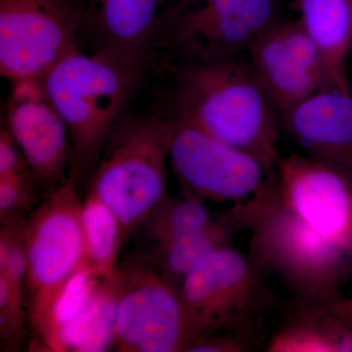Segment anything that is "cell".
<instances>
[{"mask_svg": "<svg viewBox=\"0 0 352 352\" xmlns=\"http://www.w3.org/2000/svg\"><path fill=\"white\" fill-rule=\"evenodd\" d=\"M171 120H120L94 166L89 192L106 204L126 233L144 223L166 197Z\"/></svg>", "mask_w": 352, "mask_h": 352, "instance_id": "277c9868", "label": "cell"}, {"mask_svg": "<svg viewBox=\"0 0 352 352\" xmlns=\"http://www.w3.org/2000/svg\"><path fill=\"white\" fill-rule=\"evenodd\" d=\"M20 175H34V173L11 132L7 126L2 127L0 132V177Z\"/></svg>", "mask_w": 352, "mask_h": 352, "instance_id": "484cf974", "label": "cell"}, {"mask_svg": "<svg viewBox=\"0 0 352 352\" xmlns=\"http://www.w3.org/2000/svg\"><path fill=\"white\" fill-rule=\"evenodd\" d=\"M36 183L32 175L0 177L1 224L23 219V215L34 204Z\"/></svg>", "mask_w": 352, "mask_h": 352, "instance_id": "cb8c5ba5", "label": "cell"}, {"mask_svg": "<svg viewBox=\"0 0 352 352\" xmlns=\"http://www.w3.org/2000/svg\"><path fill=\"white\" fill-rule=\"evenodd\" d=\"M237 226L229 212L208 226L170 242L156 245L157 272L179 287L184 278L215 250L232 245Z\"/></svg>", "mask_w": 352, "mask_h": 352, "instance_id": "ac0fdd59", "label": "cell"}, {"mask_svg": "<svg viewBox=\"0 0 352 352\" xmlns=\"http://www.w3.org/2000/svg\"><path fill=\"white\" fill-rule=\"evenodd\" d=\"M276 11V0L170 1L162 41L170 38L197 59L233 57L278 22Z\"/></svg>", "mask_w": 352, "mask_h": 352, "instance_id": "30bf717a", "label": "cell"}, {"mask_svg": "<svg viewBox=\"0 0 352 352\" xmlns=\"http://www.w3.org/2000/svg\"><path fill=\"white\" fill-rule=\"evenodd\" d=\"M101 278L85 263L58 292L43 325L36 333L46 349L56 351L60 336L82 311L100 283Z\"/></svg>", "mask_w": 352, "mask_h": 352, "instance_id": "ffe728a7", "label": "cell"}, {"mask_svg": "<svg viewBox=\"0 0 352 352\" xmlns=\"http://www.w3.org/2000/svg\"><path fill=\"white\" fill-rule=\"evenodd\" d=\"M266 275L251 254L232 245L208 254L179 286L193 340L214 333L252 336L276 302Z\"/></svg>", "mask_w": 352, "mask_h": 352, "instance_id": "5b68a950", "label": "cell"}, {"mask_svg": "<svg viewBox=\"0 0 352 352\" xmlns=\"http://www.w3.org/2000/svg\"><path fill=\"white\" fill-rule=\"evenodd\" d=\"M251 336L214 333L201 336L189 344L186 352H245L252 349Z\"/></svg>", "mask_w": 352, "mask_h": 352, "instance_id": "d4e9b609", "label": "cell"}, {"mask_svg": "<svg viewBox=\"0 0 352 352\" xmlns=\"http://www.w3.org/2000/svg\"><path fill=\"white\" fill-rule=\"evenodd\" d=\"M248 52L256 80L280 115L330 80L321 51L300 20L275 23Z\"/></svg>", "mask_w": 352, "mask_h": 352, "instance_id": "8fae6325", "label": "cell"}, {"mask_svg": "<svg viewBox=\"0 0 352 352\" xmlns=\"http://www.w3.org/2000/svg\"><path fill=\"white\" fill-rule=\"evenodd\" d=\"M300 22L321 51L331 80L346 76L352 46L351 0H298Z\"/></svg>", "mask_w": 352, "mask_h": 352, "instance_id": "2e32d148", "label": "cell"}, {"mask_svg": "<svg viewBox=\"0 0 352 352\" xmlns=\"http://www.w3.org/2000/svg\"><path fill=\"white\" fill-rule=\"evenodd\" d=\"M281 118L285 131L307 156L352 180V90L347 76L329 80Z\"/></svg>", "mask_w": 352, "mask_h": 352, "instance_id": "5bb4252c", "label": "cell"}, {"mask_svg": "<svg viewBox=\"0 0 352 352\" xmlns=\"http://www.w3.org/2000/svg\"><path fill=\"white\" fill-rule=\"evenodd\" d=\"M233 57L197 59L180 72L175 120L251 155L273 171L280 157L277 111L249 62Z\"/></svg>", "mask_w": 352, "mask_h": 352, "instance_id": "7a4b0ae2", "label": "cell"}, {"mask_svg": "<svg viewBox=\"0 0 352 352\" xmlns=\"http://www.w3.org/2000/svg\"><path fill=\"white\" fill-rule=\"evenodd\" d=\"M351 4H352V0H351Z\"/></svg>", "mask_w": 352, "mask_h": 352, "instance_id": "83f0119b", "label": "cell"}, {"mask_svg": "<svg viewBox=\"0 0 352 352\" xmlns=\"http://www.w3.org/2000/svg\"><path fill=\"white\" fill-rule=\"evenodd\" d=\"M171 124L170 161L188 195L236 205L256 195L274 171L193 124Z\"/></svg>", "mask_w": 352, "mask_h": 352, "instance_id": "9c48e42d", "label": "cell"}, {"mask_svg": "<svg viewBox=\"0 0 352 352\" xmlns=\"http://www.w3.org/2000/svg\"><path fill=\"white\" fill-rule=\"evenodd\" d=\"M7 129L39 184L52 190L69 177L73 146L68 127L46 94L41 78L14 82Z\"/></svg>", "mask_w": 352, "mask_h": 352, "instance_id": "7c38bea8", "label": "cell"}, {"mask_svg": "<svg viewBox=\"0 0 352 352\" xmlns=\"http://www.w3.org/2000/svg\"><path fill=\"white\" fill-rule=\"evenodd\" d=\"M80 221L85 263L98 276H115L122 238L126 233L119 217L91 192L82 201Z\"/></svg>", "mask_w": 352, "mask_h": 352, "instance_id": "d6986e66", "label": "cell"}, {"mask_svg": "<svg viewBox=\"0 0 352 352\" xmlns=\"http://www.w3.org/2000/svg\"><path fill=\"white\" fill-rule=\"evenodd\" d=\"M193 340L179 287L147 268L119 271L118 351H185Z\"/></svg>", "mask_w": 352, "mask_h": 352, "instance_id": "ba28073f", "label": "cell"}, {"mask_svg": "<svg viewBox=\"0 0 352 352\" xmlns=\"http://www.w3.org/2000/svg\"><path fill=\"white\" fill-rule=\"evenodd\" d=\"M30 323L27 296L0 275V339L6 349L14 351L24 344Z\"/></svg>", "mask_w": 352, "mask_h": 352, "instance_id": "7402d4cb", "label": "cell"}, {"mask_svg": "<svg viewBox=\"0 0 352 352\" xmlns=\"http://www.w3.org/2000/svg\"><path fill=\"white\" fill-rule=\"evenodd\" d=\"M148 64L78 48L41 78L68 127L73 146L71 171L78 178L94 168Z\"/></svg>", "mask_w": 352, "mask_h": 352, "instance_id": "3957f363", "label": "cell"}, {"mask_svg": "<svg viewBox=\"0 0 352 352\" xmlns=\"http://www.w3.org/2000/svg\"><path fill=\"white\" fill-rule=\"evenodd\" d=\"M78 180V175L71 171L25 222V294L31 327L36 333L58 292L87 263Z\"/></svg>", "mask_w": 352, "mask_h": 352, "instance_id": "8992f818", "label": "cell"}, {"mask_svg": "<svg viewBox=\"0 0 352 352\" xmlns=\"http://www.w3.org/2000/svg\"><path fill=\"white\" fill-rule=\"evenodd\" d=\"M25 222L24 219H19L2 224L0 231V275L6 277L14 288L24 294L28 270Z\"/></svg>", "mask_w": 352, "mask_h": 352, "instance_id": "603a6c76", "label": "cell"}, {"mask_svg": "<svg viewBox=\"0 0 352 352\" xmlns=\"http://www.w3.org/2000/svg\"><path fill=\"white\" fill-rule=\"evenodd\" d=\"M119 272L102 277L80 315L60 336L56 351L102 352L116 346Z\"/></svg>", "mask_w": 352, "mask_h": 352, "instance_id": "e0dca14e", "label": "cell"}, {"mask_svg": "<svg viewBox=\"0 0 352 352\" xmlns=\"http://www.w3.org/2000/svg\"><path fill=\"white\" fill-rule=\"evenodd\" d=\"M265 351L352 352V307L349 298L294 296Z\"/></svg>", "mask_w": 352, "mask_h": 352, "instance_id": "9a60e30c", "label": "cell"}, {"mask_svg": "<svg viewBox=\"0 0 352 352\" xmlns=\"http://www.w3.org/2000/svg\"><path fill=\"white\" fill-rule=\"evenodd\" d=\"M250 252L296 298L342 296L352 278V180L302 155L280 157L256 195L228 210Z\"/></svg>", "mask_w": 352, "mask_h": 352, "instance_id": "6da1fadb", "label": "cell"}, {"mask_svg": "<svg viewBox=\"0 0 352 352\" xmlns=\"http://www.w3.org/2000/svg\"><path fill=\"white\" fill-rule=\"evenodd\" d=\"M170 0H76L80 41L104 52L150 63L161 45Z\"/></svg>", "mask_w": 352, "mask_h": 352, "instance_id": "4fadbf2b", "label": "cell"}, {"mask_svg": "<svg viewBox=\"0 0 352 352\" xmlns=\"http://www.w3.org/2000/svg\"><path fill=\"white\" fill-rule=\"evenodd\" d=\"M349 305H351V307H352V298H349Z\"/></svg>", "mask_w": 352, "mask_h": 352, "instance_id": "4316f807", "label": "cell"}, {"mask_svg": "<svg viewBox=\"0 0 352 352\" xmlns=\"http://www.w3.org/2000/svg\"><path fill=\"white\" fill-rule=\"evenodd\" d=\"M214 219L201 199L186 194L182 198L166 196L144 223L157 245L201 230Z\"/></svg>", "mask_w": 352, "mask_h": 352, "instance_id": "44dd1931", "label": "cell"}, {"mask_svg": "<svg viewBox=\"0 0 352 352\" xmlns=\"http://www.w3.org/2000/svg\"><path fill=\"white\" fill-rule=\"evenodd\" d=\"M76 0H0V72L12 82L43 78L80 47Z\"/></svg>", "mask_w": 352, "mask_h": 352, "instance_id": "52a82bcc", "label": "cell"}]
</instances>
